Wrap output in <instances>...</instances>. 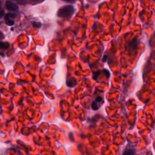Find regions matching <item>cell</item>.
Listing matches in <instances>:
<instances>
[{"mask_svg":"<svg viewBox=\"0 0 155 155\" xmlns=\"http://www.w3.org/2000/svg\"><path fill=\"white\" fill-rule=\"evenodd\" d=\"M9 46H10V44L8 42H0V49H9Z\"/></svg>","mask_w":155,"mask_h":155,"instance_id":"cell-6","label":"cell"},{"mask_svg":"<svg viewBox=\"0 0 155 155\" xmlns=\"http://www.w3.org/2000/svg\"><path fill=\"white\" fill-rule=\"evenodd\" d=\"M64 1H67V2H70V1H72L73 0H64Z\"/></svg>","mask_w":155,"mask_h":155,"instance_id":"cell-14","label":"cell"},{"mask_svg":"<svg viewBox=\"0 0 155 155\" xmlns=\"http://www.w3.org/2000/svg\"><path fill=\"white\" fill-rule=\"evenodd\" d=\"M108 59V56L107 55H104L103 58H102V61L103 62H106Z\"/></svg>","mask_w":155,"mask_h":155,"instance_id":"cell-12","label":"cell"},{"mask_svg":"<svg viewBox=\"0 0 155 155\" xmlns=\"http://www.w3.org/2000/svg\"><path fill=\"white\" fill-rule=\"evenodd\" d=\"M75 12V8L70 5L66 6L61 7L58 12V16L63 18H67L71 17Z\"/></svg>","mask_w":155,"mask_h":155,"instance_id":"cell-1","label":"cell"},{"mask_svg":"<svg viewBox=\"0 0 155 155\" xmlns=\"http://www.w3.org/2000/svg\"><path fill=\"white\" fill-rule=\"evenodd\" d=\"M15 22L13 20H6V24L8 26H13Z\"/></svg>","mask_w":155,"mask_h":155,"instance_id":"cell-8","label":"cell"},{"mask_svg":"<svg viewBox=\"0 0 155 155\" xmlns=\"http://www.w3.org/2000/svg\"><path fill=\"white\" fill-rule=\"evenodd\" d=\"M99 73H100V72H95V73H94V77H93V78H94V80H97V78H98V76L99 75Z\"/></svg>","mask_w":155,"mask_h":155,"instance_id":"cell-10","label":"cell"},{"mask_svg":"<svg viewBox=\"0 0 155 155\" xmlns=\"http://www.w3.org/2000/svg\"><path fill=\"white\" fill-rule=\"evenodd\" d=\"M6 7L7 9L9 10H12V11H17L18 10V7L17 5L13 3L12 2L10 1H7L6 3Z\"/></svg>","mask_w":155,"mask_h":155,"instance_id":"cell-3","label":"cell"},{"mask_svg":"<svg viewBox=\"0 0 155 155\" xmlns=\"http://www.w3.org/2000/svg\"><path fill=\"white\" fill-rule=\"evenodd\" d=\"M154 1H155V0H154Z\"/></svg>","mask_w":155,"mask_h":155,"instance_id":"cell-16","label":"cell"},{"mask_svg":"<svg viewBox=\"0 0 155 155\" xmlns=\"http://www.w3.org/2000/svg\"><path fill=\"white\" fill-rule=\"evenodd\" d=\"M0 6H1V1H0Z\"/></svg>","mask_w":155,"mask_h":155,"instance_id":"cell-15","label":"cell"},{"mask_svg":"<svg viewBox=\"0 0 155 155\" xmlns=\"http://www.w3.org/2000/svg\"><path fill=\"white\" fill-rule=\"evenodd\" d=\"M122 155H135V150L132 148L126 149Z\"/></svg>","mask_w":155,"mask_h":155,"instance_id":"cell-5","label":"cell"},{"mask_svg":"<svg viewBox=\"0 0 155 155\" xmlns=\"http://www.w3.org/2000/svg\"><path fill=\"white\" fill-rule=\"evenodd\" d=\"M3 38H4L3 34L1 32H0V39H3Z\"/></svg>","mask_w":155,"mask_h":155,"instance_id":"cell-13","label":"cell"},{"mask_svg":"<svg viewBox=\"0 0 155 155\" xmlns=\"http://www.w3.org/2000/svg\"><path fill=\"white\" fill-rule=\"evenodd\" d=\"M15 17H16V15L15 13H7L5 16V20H10L11 18H14Z\"/></svg>","mask_w":155,"mask_h":155,"instance_id":"cell-7","label":"cell"},{"mask_svg":"<svg viewBox=\"0 0 155 155\" xmlns=\"http://www.w3.org/2000/svg\"><path fill=\"white\" fill-rule=\"evenodd\" d=\"M137 39L136 38H133L129 44V49L130 50L134 51L137 48Z\"/></svg>","mask_w":155,"mask_h":155,"instance_id":"cell-4","label":"cell"},{"mask_svg":"<svg viewBox=\"0 0 155 155\" xmlns=\"http://www.w3.org/2000/svg\"><path fill=\"white\" fill-rule=\"evenodd\" d=\"M102 102H103V98L101 97H98L96 99L92 102L91 104V108L93 110H97L100 108V106L98 105V104L102 105Z\"/></svg>","mask_w":155,"mask_h":155,"instance_id":"cell-2","label":"cell"},{"mask_svg":"<svg viewBox=\"0 0 155 155\" xmlns=\"http://www.w3.org/2000/svg\"><path fill=\"white\" fill-rule=\"evenodd\" d=\"M4 15V11L3 9H0V18H1Z\"/></svg>","mask_w":155,"mask_h":155,"instance_id":"cell-11","label":"cell"},{"mask_svg":"<svg viewBox=\"0 0 155 155\" xmlns=\"http://www.w3.org/2000/svg\"><path fill=\"white\" fill-rule=\"evenodd\" d=\"M32 25L35 28H39L41 26V24L39 23H37V22H33L32 23Z\"/></svg>","mask_w":155,"mask_h":155,"instance_id":"cell-9","label":"cell"}]
</instances>
